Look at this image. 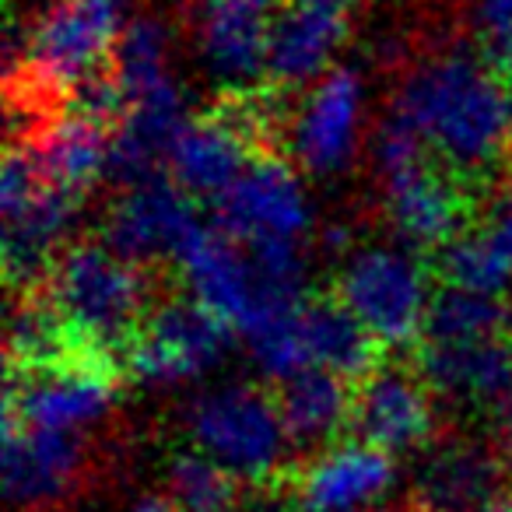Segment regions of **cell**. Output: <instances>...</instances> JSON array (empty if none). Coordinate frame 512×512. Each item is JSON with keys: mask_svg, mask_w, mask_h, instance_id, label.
I'll return each instance as SVG.
<instances>
[{"mask_svg": "<svg viewBox=\"0 0 512 512\" xmlns=\"http://www.w3.org/2000/svg\"><path fill=\"white\" fill-rule=\"evenodd\" d=\"M484 512H495V509H484Z\"/></svg>", "mask_w": 512, "mask_h": 512, "instance_id": "4dcf8cb0", "label": "cell"}, {"mask_svg": "<svg viewBox=\"0 0 512 512\" xmlns=\"http://www.w3.org/2000/svg\"><path fill=\"white\" fill-rule=\"evenodd\" d=\"M302 337H306L309 362L344 376L348 383L365 379L383 362L386 344L344 306L337 295H313L302 299L299 309Z\"/></svg>", "mask_w": 512, "mask_h": 512, "instance_id": "ac0fdd59", "label": "cell"}, {"mask_svg": "<svg viewBox=\"0 0 512 512\" xmlns=\"http://www.w3.org/2000/svg\"><path fill=\"white\" fill-rule=\"evenodd\" d=\"M432 386L414 362H379L355 383L351 432L355 442L376 446L383 453H411L432 439Z\"/></svg>", "mask_w": 512, "mask_h": 512, "instance_id": "9c48e42d", "label": "cell"}, {"mask_svg": "<svg viewBox=\"0 0 512 512\" xmlns=\"http://www.w3.org/2000/svg\"><path fill=\"white\" fill-rule=\"evenodd\" d=\"M197 46L207 71L225 81V92L256 88L271 53V4L267 0H197Z\"/></svg>", "mask_w": 512, "mask_h": 512, "instance_id": "7c38bea8", "label": "cell"}, {"mask_svg": "<svg viewBox=\"0 0 512 512\" xmlns=\"http://www.w3.org/2000/svg\"><path fill=\"white\" fill-rule=\"evenodd\" d=\"M292 4H309V8H327V11H348L351 4H358V0H292Z\"/></svg>", "mask_w": 512, "mask_h": 512, "instance_id": "f546056e", "label": "cell"}, {"mask_svg": "<svg viewBox=\"0 0 512 512\" xmlns=\"http://www.w3.org/2000/svg\"><path fill=\"white\" fill-rule=\"evenodd\" d=\"M428 158H435L428 141L418 134V127H414L411 120H404L400 113H393L390 120L376 130V137H372V162H376V172L383 183L418 169Z\"/></svg>", "mask_w": 512, "mask_h": 512, "instance_id": "484cf974", "label": "cell"}, {"mask_svg": "<svg viewBox=\"0 0 512 512\" xmlns=\"http://www.w3.org/2000/svg\"><path fill=\"white\" fill-rule=\"evenodd\" d=\"M337 299L386 344H418L428 313L425 267L404 249L372 246L355 253L337 278Z\"/></svg>", "mask_w": 512, "mask_h": 512, "instance_id": "52a82bcc", "label": "cell"}, {"mask_svg": "<svg viewBox=\"0 0 512 512\" xmlns=\"http://www.w3.org/2000/svg\"><path fill=\"white\" fill-rule=\"evenodd\" d=\"M190 200L193 197L172 176H155L148 183L130 186L109 207L102 242L134 264L176 256L186 235L200 225L193 218Z\"/></svg>", "mask_w": 512, "mask_h": 512, "instance_id": "8fae6325", "label": "cell"}, {"mask_svg": "<svg viewBox=\"0 0 512 512\" xmlns=\"http://www.w3.org/2000/svg\"><path fill=\"white\" fill-rule=\"evenodd\" d=\"M505 460L474 439H453L425 456L411 484V512H484L505 495Z\"/></svg>", "mask_w": 512, "mask_h": 512, "instance_id": "9a60e30c", "label": "cell"}, {"mask_svg": "<svg viewBox=\"0 0 512 512\" xmlns=\"http://www.w3.org/2000/svg\"><path fill=\"white\" fill-rule=\"evenodd\" d=\"M509 162H512V155H509Z\"/></svg>", "mask_w": 512, "mask_h": 512, "instance_id": "d6a6232c", "label": "cell"}, {"mask_svg": "<svg viewBox=\"0 0 512 512\" xmlns=\"http://www.w3.org/2000/svg\"><path fill=\"white\" fill-rule=\"evenodd\" d=\"M414 365L435 393L474 404H512V334L477 341H418Z\"/></svg>", "mask_w": 512, "mask_h": 512, "instance_id": "2e32d148", "label": "cell"}, {"mask_svg": "<svg viewBox=\"0 0 512 512\" xmlns=\"http://www.w3.org/2000/svg\"><path fill=\"white\" fill-rule=\"evenodd\" d=\"M169 498L183 512H235L242 498L239 477L197 449L169 463Z\"/></svg>", "mask_w": 512, "mask_h": 512, "instance_id": "d4e9b609", "label": "cell"}, {"mask_svg": "<svg viewBox=\"0 0 512 512\" xmlns=\"http://www.w3.org/2000/svg\"><path fill=\"white\" fill-rule=\"evenodd\" d=\"M39 288L85 348L123 365L151 309L148 281L134 260L106 242H78L57 256L50 278Z\"/></svg>", "mask_w": 512, "mask_h": 512, "instance_id": "7a4b0ae2", "label": "cell"}, {"mask_svg": "<svg viewBox=\"0 0 512 512\" xmlns=\"http://www.w3.org/2000/svg\"><path fill=\"white\" fill-rule=\"evenodd\" d=\"M481 218H474V225H481L505 253L512 256V183L505 190H498L495 197L484 204V211H477Z\"/></svg>", "mask_w": 512, "mask_h": 512, "instance_id": "83f0119b", "label": "cell"}, {"mask_svg": "<svg viewBox=\"0 0 512 512\" xmlns=\"http://www.w3.org/2000/svg\"><path fill=\"white\" fill-rule=\"evenodd\" d=\"M214 204H218L214 225L242 242H299V235L309 228V200L285 155H256L232 190Z\"/></svg>", "mask_w": 512, "mask_h": 512, "instance_id": "30bf717a", "label": "cell"}, {"mask_svg": "<svg viewBox=\"0 0 512 512\" xmlns=\"http://www.w3.org/2000/svg\"><path fill=\"white\" fill-rule=\"evenodd\" d=\"M435 274L449 288L502 295L512 285V256L481 225H470L460 239L435 253Z\"/></svg>", "mask_w": 512, "mask_h": 512, "instance_id": "7402d4cb", "label": "cell"}, {"mask_svg": "<svg viewBox=\"0 0 512 512\" xmlns=\"http://www.w3.org/2000/svg\"><path fill=\"white\" fill-rule=\"evenodd\" d=\"M109 141L113 130L78 113H64L32 141H25L36 155V165L50 186L85 200L88 190L106 176Z\"/></svg>", "mask_w": 512, "mask_h": 512, "instance_id": "ffe728a7", "label": "cell"}, {"mask_svg": "<svg viewBox=\"0 0 512 512\" xmlns=\"http://www.w3.org/2000/svg\"><path fill=\"white\" fill-rule=\"evenodd\" d=\"M232 330V323L221 320L197 295L158 299L151 302L134 344L123 355V372L144 386L204 376L225 358Z\"/></svg>", "mask_w": 512, "mask_h": 512, "instance_id": "5b68a950", "label": "cell"}, {"mask_svg": "<svg viewBox=\"0 0 512 512\" xmlns=\"http://www.w3.org/2000/svg\"><path fill=\"white\" fill-rule=\"evenodd\" d=\"M498 453H502L505 470H509V477H512V404L502 411V435H498Z\"/></svg>", "mask_w": 512, "mask_h": 512, "instance_id": "f1b7e54d", "label": "cell"}, {"mask_svg": "<svg viewBox=\"0 0 512 512\" xmlns=\"http://www.w3.org/2000/svg\"><path fill=\"white\" fill-rule=\"evenodd\" d=\"M113 71L130 102L155 92L169 78V29L158 18H137L120 32L113 50Z\"/></svg>", "mask_w": 512, "mask_h": 512, "instance_id": "cb8c5ba5", "label": "cell"}, {"mask_svg": "<svg viewBox=\"0 0 512 512\" xmlns=\"http://www.w3.org/2000/svg\"><path fill=\"white\" fill-rule=\"evenodd\" d=\"M474 15L484 60L512 81V0H477Z\"/></svg>", "mask_w": 512, "mask_h": 512, "instance_id": "4316f807", "label": "cell"}, {"mask_svg": "<svg viewBox=\"0 0 512 512\" xmlns=\"http://www.w3.org/2000/svg\"><path fill=\"white\" fill-rule=\"evenodd\" d=\"M393 484L390 453L365 442L330 446L302 467L288 470V488L299 512H362L372 509Z\"/></svg>", "mask_w": 512, "mask_h": 512, "instance_id": "5bb4252c", "label": "cell"}, {"mask_svg": "<svg viewBox=\"0 0 512 512\" xmlns=\"http://www.w3.org/2000/svg\"><path fill=\"white\" fill-rule=\"evenodd\" d=\"M120 4L123 0H57L32 25L22 60H11V67H22L25 74L67 99V92L81 78L113 60L123 32Z\"/></svg>", "mask_w": 512, "mask_h": 512, "instance_id": "8992f818", "label": "cell"}, {"mask_svg": "<svg viewBox=\"0 0 512 512\" xmlns=\"http://www.w3.org/2000/svg\"><path fill=\"white\" fill-rule=\"evenodd\" d=\"M383 190L393 232L411 249L439 253L453 239H460L477 218L474 179L439 158H428L418 169L390 179Z\"/></svg>", "mask_w": 512, "mask_h": 512, "instance_id": "ba28073f", "label": "cell"}, {"mask_svg": "<svg viewBox=\"0 0 512 512\" xmlns=\"http://www.w3.org/2000/svg\"><path fill=\"white\" fill-rule=\"evenodd\" d=\"M509 334V306L498 295L442 288L428 302L421 341H477V337Z\"/></svg>", "mask_w": 512, "mask_h": 512, "instance_id": "603a6c76", "label": "cell"}, {"mask_svg": "<svg viewBox=\"0 0 512 512\" xmlns=\"http://www.w3.org/2000/svg\"><path fill=\"white\" fill-rule=\"evenodd\" d=\"M397 113L418 127L439 162L477 179L512 155L509 78L474 53H442L404 78Z\"/></svg>", "mask_w": 512, "mask_h": 512, "instance_id": "6da1fadb", "label": "cell"}, {"mask_svg": "<svg viewBox=\"0 0 512 512\" xmlns=\"http://www.w3.org/2000/svg\"><path fill=\"white\" fill-rule=\"evenodd\" d=\"M274 400H278L292 446L309 449L351 425L355 383L330 369H320V365H309V369L281 379Z\"/></svg>", "mask_w": 512, "mask_h": 512, "instance_id": "44dd1931", "label": "cell"}, {"mask_svg": "<svg viewBox=\"0 0 512 512\" xmlns=\"http://www.w3.org/2000/svg\"><path fill=\"white\" fill-rule=\"evenodd\" d=\"M123 365L109 355H71L39 369H8L4 421L50 432H85L113 407Z\"/></svg>", "mask_w": 512, "mask_h": 512, "instance_id": "277c9868", "label": "cell"}, {"mask_svg": "<svg viewBox=\"0 0 512 512\" xmlns=\"http://www.w3.org/2000/svg\"><path fill=\"white\" fill-rule=\"evenodd\" d=\"M341 11L309 8V4H292L285 15L274 18L271 25V53H267V81L281 88H299L306 81L320 78L323 67L344 43Z\"/></svg>", "mask_w": 512, "mask_h": 512, "instance_id": "d6986e66", "label": "cell"}, {"mask_svg": "<svg viewBox=\"0 0 512 512\" xmlns=\"http://www.w3.org/2000/svg\"><path fill=\"white\" fill-rule=\"evenodd\" d=\"M358 123H362V81L348 67H334L309 88L302 106L295 109L288 151L302 169L330 176L355 155Z\"/></svg>", "mask_w": 512, "mask_h": 512, "instance_id": "4fadbf2b", "label": "cell"}, {"mask_svg": "<svg viewBox=\"0 0 512 512\" xmlns=\"http://www.w3.org/2000/svg\"><path fill=\"white\" fill-rule=\"evenodd\" d=\"M81 432H50L4 421V484L8 498L25 509L50 505L81 470Z\"/></svg>", "mask_w": 512, "mask_h": 512, "instance_id": "e0dca14e", "label": "cell"}, {"mask_svg": "<svg viewBox=\"0 0 512 512\" xmlns=\"http://www.w3.org/2000/svg\"><path fill=\"white\" fill-rule=\"evenodd\" d=\"M267 4H274V0H267Z\"/></svg>", "mask_w": 512, "mask_h": 512, "instance_id": "1f68e13d", "label": "cell"}, {"mask_svg": "<svg viewBox=\"0 0 512 512\" xmlns=\"http://www.w3.org/2000/svg\"><path fill=\"white\" fill-rule=\"evenodd\" d=\"M190 432L197 449H204L211 460L232 470L246 484L285 481L288 470V428L278 411L274 393L260 386H221L190 407Z\"/></svg>", "mask_w": 512, "mask_h": 512, "instance_id": "3957f363", "label": "cell"}]
</instances>
